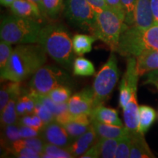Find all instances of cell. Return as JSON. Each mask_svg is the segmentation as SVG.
<instances>
[{"instance_id": "obj_33", "label": "cell", "mask_w": 158, "mask_h": 158, "mask_svg": "<svg viewBox=\"0 0 158 158\" xmlns=\"http://www.w3.org/2000/svg\"><path fill=\"white\" fill-rule=\"evenodd\" d=\"M125 13L124 23L128 26H133L135 22V9L138 0H121Z\"/></svg>"}, {"instance_id": "obj_41", "label": "cell", "mask_w": 158, "mask_h": 158, "mask_svg": "<svg viewBox=\"0 0 158 158\" xmlns=\"http://www.w3.org/2000/svg\"><path fill=\"white\" fill-rule=\"evenodd\" d=\"M143 84L153 85L158 90V69L149 71L146 73V80Z\"/></svg>"}, {"instance_id": "obj_39", "label": "cell", "mask_w": 158, "mask_h": 158, "mask_svg": "<svg viewBox=\"0 0 158 158\" xmlns=\"http://www.w3.org/2000/svg\"><path fill=\"white\" fill-rule=\"evenodd\" d=\"M105 2H106L108 8L115 12L116 14L119 15L124 21L125 13H124L121 0H105Z\"/></svg>"}, {"instance_id": "obj_26", "label": "cell", "mask_w": 158, "mask_h": 158, "mask_svg": "<svg viewBox=\"0 0 158 158\" xmlns=\"http://www.w3.org/2000/svg\"><path fill=\"white\" fill-rule=\"evenodd\" d=\"M17 92H22L20 82L11 81L4 85L0 90V111H2L12 96Z\"/></svg>"}, {"instance_id": "obj_8", "label": "cell", "mask_w": 158, "mask_h": 158, "mask_svg": "<svg viewBox=\"0 0 158 158\" xmlns=\"http://www.w3.org/2000/svg\"><path fill=\"white\" fill-rule=\"evenodd\" d=\"M64 14L74 26L92 31L95 22L96 12L87 0H65Z\"/></svg>"}, {"instance_id": "obj_40", "label": "cell", "mask_w": 158, "mask_h": 158, "mask_svg": "<svg viewBox=\"0 0 158 158\" xmlns=\"http://www.w3.org/2000/svg\"><path fill=\"white\" fill-rule=\"evenodd\" d=\"M19 127L21 138H34L40 136L41 130H37L35 128L31 127H28V126L22 125V124H19Z\"/></svg>"}, {"instance_id": "obj_32", "label": "cell", "mask_w": 158, "mask_h": 158, "mask_svg": "<svg viewBox=\"0 0 158 158\" xmlns=\"http://www.w3.org/2000/svg\"><path fill=\"white\" fill-rule=\"evenodd\" d=\"M47 95L56 103H67L71 97V90L68 86L62 85L51 90Z\"/></svg>"}, {"instance_id": "obj_10", "label": "cell", "mask_w": 158, "mask_h": 158, "mask_svg": "<svg viewBox=\"0 0 158 158\" xmlns=\"http://www.w3.org/2000/svg\"><path fill=\"white\" fill-rule=\"evenodd\" d=\"M68 110L72 116H89L94 110V98L92 89H85L70 97L68 102Z\"/></svg>"}, {"instance_id": "obj_7", "label": "cell", "mask_w": 158, "mask_h": 158, "mask_svg": "<svg viewBox=\"0 0 158 158\" xmlns=\"http://www.w3.org/2000/svg\"><path fill=\"white\" fill-rule=\"evenodd\" d=\"M68 80V75L62 69L53 65H43L35 73L29 85L30 91L48 94L54 88L66 84Z\"/></svg>"}, {"instance_id": "obj_46", "label": "cell", "mask_w": 158, "mask_h": 158, "mask_svg": "<svg viewBox=\"0 0 158 158\" xmlns=\"http://www.w3.org/2000/svg\"><path fill=\"white\" fill-rule=\"evenodd\" d=\"M15 0H0L1 5L5 7H10L12 4H13Z\"/></svg>"}, {"instance_id": "obj_27", "label": "cell", "mask_w": 158, "mask_h": 158, "mask_svg": "<svg viewBox=\"0 0 158 158\" xmlns=\"http://www.w3.org/2000/svg\"><path fill=\"white\" fill-rule=\"evenodd\" d=\"M121 138H100L98 141L100 157H115L116 147Z\"/></svg>"}, {"instance_id": "obj_31", "label": "cell", "mask_w": 158, "mask_h": 158, "mask_svg": "<svg viewBox=\"0 0 158 158\" xmlns=\"http://www.w3.org/2000/svg\"><path fill=\"white\" fill-rule=\"evenodd\" d=\"M63 7V0H43V15L49 19H56Z\"/></svg>"}, {"instance_id": "obj_25", "label": "cell", "mask_w": 158, "mask_h": 158, "mask_svg": "<svg viewBox=\"0 0 158 158\" xmlns=\"http://www.w3.org/2000/svg\"><path fill=\"white\" fill-rule=\"evenodd\" d=\"M73 71L75 76H91L95 74V69L91 61L84 57H78L73 64Z\"/></svg>"}, {"instance_id": "obj_1", "label": "cell", "mask_w": 158, "mask_h": 158, "mask_svg": "<svg viewBox=\"0 0 158 158\" xmlns=\"http://www.w3.org/2000/svg\"><path fill=\"white\" fill-rule=\"evenodd\" d=\"M46 53L40 45L19 44L13 49L5 70L1 73V80L21 82L43 66Z\"/></svg>"}, {"instance_id": "obj_9", "label": "cell", "mask_w": 158, "mask_h": 158, "mask_svg": "<svg viewBox=\"0 0 158 158\" xmlns=\"http://www.w3.org/2000/svg\"><path fill=\"white\" fill-rule=\"evenodd\" d=\"M40 137L45 143L68 149L73 141L67 133L64 126L58 122L54 121L45 124L41 130Z\"/></svg>"}, {"instance_id": "obj_12", "label": "cell", "mask_w": 158, "mask_h": 158, "mask_svg": "<svg viewBox=\"0 0 158 158\" xmlns=\"http://www.w3.org/2000/svg\"><path fill=\"white\" fill-rule=\"evenodd\" d=\"M100 140L92 125L82 135L72 142L68 150L73 157H81Z\"/></svg>"}, {"instance_id": "obj_22", "label": "cell", "mask_w": 158, "mask_h": 158, "mask_svg": "<svg viewBox=\"0 0 158 158\" xmlns=\"http://www.w3.org/2000/svg\"><path fill=\"white\" fill-rule=\"evenodd\" d=\"M96 40H98V38L94 35H75L72 38L73 51L79 56L89 53L92 51V44Z\"/></svg>"}, {"instance_id": "obj_20", "label": "cell", "mask_w": 158, "mask_h": 158, "mask_svg": "<svg viewBox=\"0 0 158 158\" xmlns=\"http://www.w3.org/2000/svg\"><path fill=\"white\" fill-rule=\"evenodd\" d=\"M90 118L92 122L96 121L104 124L123 126L121 119L118 117L117 110L105 107L103 105L98 106L92 110Z\"/></svg>"}, {"instance_id": "obj_45", "label": "cell", "mask_w": 158, "mask_h": 158, "mask_svg": "<svg viewBox=\"0 0 158 158\" xmlns=\"http://www.w3.org/2000/svg\"><path fill=\"white\" fill-rule=\"evenodd\" d=\"M29 1L31 2L36 4V5L38 6L40 10L41 13L43 15V0H29ZM44 16V15H43Z\"/></svg>"}, {"instance_id": "obj_6", "label": "cell", "mask_w": 158, "mask_h": 158, "mask_svg": "<svg viewBox=\"0 0 158 158\" xmlns=\"http://www.w3.org/2000/svg\"><path fill=\"white\" fill-rule=\"evenodd\" d=\"M118 78L119 72L117 65V58L114 53H111L108 61L102 65L94 78L92 88L94 108L103 105L109 98Z\"/></svg>"}, {"instance_id": "obj_18", "label": "cell", "mask_w": 158, "mask_h": 158, "mask_svg": "<svg viewBox=\"0 0 158 158\" xmlns=\"http://www.w3.org/2000/svg\"><path fill=\"white\" fill-rule=\"evenodd\" d=\"M125 127L131 133L138 132L139 124V107H138L136 93L133 94L126 107L123 109Z\"/></svg>"}, {"instance_id": "obj_29", "label": "cell", "mask_w": 158, "mask_h": 158, "mask_svg": "<svg viewBox=\"0 0 158 158\" xmlns=\"http://www.w3.org/2000/svg\"><path fill=\"white\" fill-rule=\"evenodd\" d=\"M41 157L44 158H73V155L68 149L51 143H45Z\"/></svg>"}, {"instance_id": "obj_34", "label": "cell", "mask_w": 158, "mask_h": 158, "mask_svg": "<svg viewBox=\"0 0 158 158\" xmlns=\"http://www.w3.org/2000/svg\"><path fill=\"white\" fill-rule=\"evenodd\" d=\"M11 45V43L4 40H1L0 43V72L1 73L5 70L13 51Z\"/></svg>"}, {"instance_id": "obj_44", "label": "cell", "mask_w": 158, "mask_h": 158, "mask_svg": "<svg viewBox=\"0 0 158 158\" xmlns=\"http://www.w3.org/2000/svg\"><path fill=\"white\" fill-rule=\"evenodd\" d=\"M155 23L158 24V0H150Z\"/></svg>"}, {"instance_id": "obj_36", "label": "cell", "mask_w": 158, "mask_h": 158, "mask_svg": "<svg viewBox=\"0 0 158 158\" xmlns=\"http://www.w3.org/2000/svg\"><path fill=\"white\" fill-rule=\"evenodd\" d=\"M19 124L35 128L39 130H42L45 125L43 120L35 113L21 116L19 118Z\"/></svg>"}, {"instance_id": "obj_23", "label": "cell", "mask_w": 158, "mask_h": 158, "mask_svg": "<svg viewBox=\"0 0 158 158\" xmlns=\"http://www.w3.org/2000/svg\"><path fill=\"white\" fill-rule=\"evenodd\" d=\"M157 113L152 107L148 106H141L139 107V124L138 132L145 134L155 122Z\"/></svg>"}, {"instance_id": "obj_14", "label": "cell", "mask_w": 158, "mask_h": 158, "mask_svg": "<svg viewBox=\"0 0 158 158\" xmlns=\"http://www.w3.org/2000/svg\"><path fill=\"white\" fill-rule=\"evenodd\" d=\"M10 7L13 14L20 17L27 18L39 21L44 17L38 6L29 0H15Z\"/></svg>"}, {"instance_id": "obj_35", "label": "cell", "mask_w": 158, "mask_h": 158, "mask_svg": "<svg viewBox=\"0 0 158 158\" xmlns=\"http://www.w3.org/2000/svg\"><path fill=\"white\" fill-rule=\"evenodd\" d=\"M130 144H131V133L122 138L116 147V158H127L130 155Z\"/></svg>"}, {"instance_id": "obj_19", "label": "cell", "mask_w": 158, "mask_h": 158, "mask_svg": "<svg viewBox=\"0 0 158 158\" xmlns=\"http://www.w3.org/2000/svg\"><path fill=\"white\" fill-rule=\"evenodd\" d=\"M131 158H154L155 155L152 152L144 135L139 132L131 133L130 155Z\"/></svg>"}, {"instance_id": "obj_43", "label": "cell", "mask_w": 158, "mask_h": 158, "mask_svg": "<svg viewBox=\"0 0 158 158\" xmlns=\"http://www.w3.org/2000/svg\"><path fill=\"white\" fill-rule=\"evenodd\" d=\"M87 2L93 7L95 12H99L108 7L105 0H87Z\"/></svg>"}, {"instance_id": "obj_16", "label": "cell", "mask_w": 158, "mask_h": 158, "mask_svg": "<svg viewBox=\"0 0 158 158\" xmlns=\"http://www.w3.org/2000/svg\"><path fill=\"white\" fill-rule=\"evenodd\" d=\"M91 123L92 121L89 116L80 115L72 116V118L67 123L63 124V126L73 141H75L89 129Z\"/></svg>"}, {"instance_id": "obj_3", "label": "cell", "mask_w": 158, "mask_h": 158, "mask_svg": "<svg viewBox=\"0 0 158 158\" xmlns=\"http://www.w3.org/2000/svg\"><path fill=\"white\" fill-rule=\"evenodd\" d=\"M147 49H158V24L147 29L126 26L120 35L116 52L123 56L137 57Z\"/></svg>"}, {"instance_id": "obj_28", "label": "cell", "mask_w": 158, "mask_h": 158, "mask_svg": "<svg viewBox=\"0 0 158 158\" xmlns=\"http://www.w3.org/2000/svg\"><path fill=\"white\" fill-rule=\"evenodd\" d=\"M35 108V100L29 93L21 94L17 102L16 109L19 118L27 114H34Z\"/></svg>"}, {"instance_id": "obj_30", "label": "cell", "mask_w": 158, "mask_h": 158, "mask_svg": "<svg viewBox=\"0 0 158 158\" xmlns=\"http://www.w3.org/2000/svg\"><path fill=\"white\" fill-rule=\"evenodd\" d=\"M45 143V141H43V138L40 136H38V137L34 138H21L13 143L11 147H25L29 148V149L35 150V152H37L41 155L43 152V149H44Z\"/></svg>"}, {"instance_id": "obj_24", "label": "cell", "mask_w": 158, "mask_h": 158, "mask_svg": "<svg viewBox=\"0 0 158 158\" xmlns=\"http://www.w3.org/2000/svg\"><path fill=\"white\" fill-rule=\"evenodd\" d=\"M20 139H21V137L19 123L8 124L3 127V131L2 133V145L5 150Z\"/></svg>"}, {"instance_id": "obj_17", "label": "cell", "mask_w": 158, "mask_h": 158, "mask_svg": "<svg viewBox=\"0 0 158 158\" xmlns=\"http://www.w3.org/2000/svg\"><path fill=\"white\" fill-rule=\"evenodd\" d=\"M92 125L99 138H122L131 133L126 127L92 121Z\"/></svg>"}, {"instance_id": "obj_13", "label": "cell", "mask_w": 158, "mask_h": 158, "mask_svg": "<svg viewBox=\"0 0 158 158\" xmlns=\"http://www.w3.org/2000/svg\"><path fill=\"white\" fill-rule=\"evenodd\" d=\"M155 24L150 0H138L135 9L134 25L140 29H147Z\"/></svg>"}, {"instance_id": "obj_42", "label": "cell", "mask_w": 158, "mask_h": 158, "mask_svg": "<svg viewBox=\"0 0 158 158\" xmlns=\"http://www.w3.org/2000/svg\"><path fill=\"white\" fill-rule=\"evenodd\" d=\"M81 158H97L100 157V149H99L98 142L86 152L83 155Z\"/></svg>"}, {"instance_id": "obj_21", "label": "cell", "mask_w": 158, "mask_h": 158, "mask_svg": "<svg viewBox=\"0 0 158 158\" xmlns=\"http://www.w3.org/2000/svg\"><path fill=\"white\" fill-rule=\"evenodd\" d=\"M22 92H17L13 94L9 100L8 103L1 112V126L2 127L6 125L13 124H18L19 121V116L18 115L16 106L19 97Z\"/></svg>"}, {"instance_id": "obj_11", "label": "cell", "mask_w": 158, "mask_h": 158, "mask_svg": "<svg viewBox=\"0 0 158 158\" xmlns=\"http://www.w3.org/2000/svg\"><path fill=\"white\" fill-rule=\"evenodd\" d=\"M29 93L35 100H39L45 106H46L48 109L51 110V113L54 114L55 120L62 125L67 123L72 118V116L68 110V102L61 104L56 103L53 101L47 94H40L32 92V91H30Z\"/></svg>"}, {"instance_id": "obj_5", "label": "cell", "mask_w": 158, "mask_h": 158, "mask_svg": "<svg viewBox=\"0 0 158 158\" xmlns=\"http://www.w3.org/2000/svg\"><path fill=\"white\" fill-rule=\"evenodd\" d=\"M126 26L119 15L106 7L96 12L95 22L91 33L107 45L112 51H116L120 35Z\"/></svg>"}, {"instance_id": "obj_2", "label": "cell", "mask_w": 158, "mask_h": 158, "mask_svg": "<svg viewBox=\"0 0 158 158\" xmlns=\"http://www.w3.org/2000/svg\"><path fill=\"white\" fill-rule=\"evenodd\" d=\"M37 43L59 64L70 69L73 60L72 39L61 23H50L43 26Z\"/></svg>"}, {"instance_id": "obj_38", "label": "cell", "mask_w": 158, "mask_h": 158, "mask_svg": "<svg viewBox=\"0 0 158 158\" xmlns=\"http://www.w3.org/2000/svg\"><path fill=\"white\" fill-rule=\"evenodd\" d=\"M7 150L12 155L20 158H40L41 155L35 150L25 147H11Z\"/></svg>"}, {"instance_id": "obj_15", "label": "cell", "mask_w": 158, "mask_h": 158, "mask_svg": "<svg viewBox=\"0 0 158 158\" xmlns=\"http://www.w3.org/2000/svg\"><path fill=\"white\" fill-rule=\"evenodd\" d=\"M158 69V49H147L136 57V70L141 76Z\"/></svg>"}, {"instance_id": "obj_37", "label": "cell", "mask_w": 158, "mask_h": 158, "mask_svg": "<svg viewBox=\"0 0 158 158\" xmlns=\"http://www.w3.org/2000/svg\"><path fill=\"white\" fill-rule=\"evenodd\" d=\"M35 100V114H37L45 124H47L50 122L54 121L55 116L54 114L51 113V111L48 109V108L44 104L42 103L39 100Z\"/></svg>"}, {"instance_id": "obj_4", "label": "cell", "mask_w": 158, "mask_h": 158, "mask_svg": "<svg viewBox=\"0 0 158 158\" xmlns=\"http://www.w3.org/2000/svg\"><path fill=\"white\" fill-rule=\"evenodd\" d=\"M43 26L37 20L20 17L14 14L5 16L1 21V40L11 44L37 43Z\"/></svg>"}]
</instances>
